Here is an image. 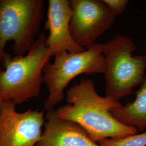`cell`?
<instances>
[{"label": "cell", "instance_id": "1", "mask_svg": "<svg viewBox=\"0 0 146 146\" xmlns=\"http://www.w3.org/2000/svg\"><path fill=\"white\" fill-rule=\"evenodd\" d=\"M68 104L59 107V118L76 123L98 143L106 139H120L137 134L138 131L116 120L111 110L122 104L96 92L92 79L82 78L66 94Z\"/></svg>", "mask_w": 146, "mask_h": 146}, {"label": "cell", "instance_id": "2", "mask_svg": "<svg viewBox=\"0 0 146 146\" xmlns=\"http://www.w3.org/2000/svg\"><path fill=\"white\" fill-rule=\"evenodd\" d=\"M41 33L26 55L13 57L0 67V101L22 104L37 97L43 83V69L52 58Z\"/></svg>", "mask_w": 146, "mask_h": 146}, {"label": "cell", "instance_id": "3", "mask_svg": "<svg viewBox=\"0 0 146 146\" xmlns=\"http://www.w3.org/2000/svg\"><path fill=\"white\" fill-rule=\"evenodd\" d=\"M43 0H0V62L3 67L13 56L5 52L13 41L15 56L26 55L36 40L43 20Z\"/></svg>", "mask_w": 146, "mask_h": 146}, {"label": "cell", "instance_id": "4", "mask_svg": "<svg viewBox=\"0 0 146 146\" xmlns=\"http://www.w3.org/2000/svg\"><path fill=\"white\" fill-rule=\"evenodd\" d=\"M136 49L131 38L121 34L103 44L106 97L119 102L142 84L146 75V55L133 56Z\"/></svg>", "mask_w": 146, "mask_h": 146}, {"label": "cell", "instance_id": "5", "mask_svg": "<svg viewBox=\"0 0 146 146\" xmlns=\"http://www.w3.org/2000/svg\"><path fill=\"white\" fill-rule=\"evenodd\" d=\"M103 44L94 43L84 52L58 54L52 62L45 64L43 69V83L46 84L49 94L43 108L47 111L62 101L64 90L73 78L81 74L88 75L103 74L104 58L102 54Z\"/></svg>", "mask_w": 146, "mask_h": 146}, {"label": "cell", "instance_id": "6", "mask_svg": "<svg viewBox=\"0 0 146 146\" xmlns=\"http://www.w3.org/2000/svg\"><path fill=\"white\" fill-rule=\"evenodd\" d=\"M69 3L71 35L85 49L111 27L116 17L103 0H70Z\"/></svg>", "mask_w": 146, "mask_h": 146}, {"label": "cell", "instance_id": "7", "mask_svg": "<svg viewBox=\"0 0 146 146\" xmlns=\"http://www.w3.org/2000/svg\"><path fill=\"white\" fill-rule=\"evenodd\" d=\"M44 112L30 108L19 113L10 101H0L1 146H35L41 139Z\"/></svg>", "mask_w": 146, "mask_h": 146}, {"label": "cell", "instance_id": "8", "mask_svg": "<svg viewBox=\"0 0 146 146\" xmlns=\"http://www.w3.org/2000/svg\"><path fill=\"white\" fill-rule=\"evenodd\" d=\"M44 28L49 31L46 45L51 56L63 52L80 53L86 49L74 41L70 31L72 11L69 0H49Z\"/></svg>", "mask_w": 146, "mask_h": 146}, {"label": "cell", "instance_id": "9", "mask_svg": "<svg viewBox=\"0 0 146 146\" xmlns=\"http://www.w3.org/2000/svg\"><path fill=\"white\" fill-rule=\"evenodd\" d=\"M46 120L41 139L35 146H101L76 123L59 118L54 109L47 111Z\"/></svg>", "mask_w": 146, "mask_h": 146}, {"label": "cell", "instance_id": "10", "mask_svg": "<svg viewBox=\"0 0 146 146\" xmlns=\"http://www.w3.org/2000/svg\"><path fill=\"white\" fill-rule=\"evenodd\" d=\"M140 89L136 92L135 100L111 110L116 120L124 125L136 128L138 131L146 128V72Z\"/></svg>", "mask_w": 146, "mask_h": 146}, {"label": "cell", "instance_id": "11", "mask_svg": "<svg viewBox=\"0 0 146 146\" xmlns=\"http://www.w3.org/2000/svg\"><path fill=\"white\" fill-rule=\"evenodd\" d=\"M101 146H146V131L120 139H106L98 143Z\"/></svg>", "mask_w": 146, "mask_h": 146}, {"label": "cell", "instance_id": "12", "mask_svg": "<svg viewBox=\"0 0 146 146\" xmlns=\"http://www.w3.org/2000/svg\"><path fill=\"white\" fill-rule=\"evenodd\" d=\"M104 3L113 12L116 16L120 15L127 8L128 3V0H103Z\"/></svg>", "mask_w": 146, "mask_h": 146}, {"label": "cell", "instance_id": "13", "mask_svg": "<svg viewBox=\"0 0 146 146\" xmlns=\"http://www.w3.org/2000/svg\"><path fill=\"white\" fill-rule=\"evenodd\" d=\"M145 42H146V39H145Z\"/></svg>", "mask_w": 146, "mask_h": 146}, {"label": "cell", "instance_id": "14", "mask_svg": "<svg viewBox=\"0 0 146 146\" xmlns=\"http://www.w3.org/2000/svg\"><path fill=\"white\" fill-rule=\"evenodd\" d=\"M0 146H1V145H0Z\"/></svg>", "mask_w": 146, "mask_h": 146}, {"label": "cell", "instance_id": "15", "mask_svg": "<svg viewBox=\"0 0 146 146\" xmlns=\"http://www.w3.org/2000/svg\"></svg>", "mask_w": 146, "mask_h": 146}]
</instances>
